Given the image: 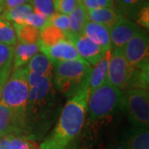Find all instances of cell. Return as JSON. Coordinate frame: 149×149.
<instances>
[{
  "label": "cell",
  "instance_id": "obj_6",
  "mask_svg": "<svg viewBox=\"0 0 149 149\" xmlns=\"http://www.w3.org/2000/svg\"><path fill=\"white\" fill-rule=\"evenodd\" d=\"M122 49L130 69L148 62L149 40L148 33L141 28Z\"/></svg>",
  "mask_w": 149,
  "mask_h": 149
},
{
  "label": "cell",
  "instance_id": "obj_14",
  "mask_svg": "<svg viewBox=\"0 0 149 149\" xmlns=\"http://www.w3.org/2000/svg\"><path fill=\"white\" fill-rule=\"evenodd\" d=\"M122 149H149L148 128L133 127L123 141Z\"/></svg>",
  "mask_w": 149,
  "mask_h": 149
},
{
  "label": "cell",
  "instance_id": "obj_20",
  "mask_svg": "<svg viewBox=\"0 0 149 149\" xmlns=\"http://www.w3.org/2000/svg\"><path fill=\"white\" fill-rule=\"evenodd\" d=\"M33 12L31 3H27L14 8H6L3 11L0 16L8 21L13 22L14 24H25L27 16Z\"/></svg>",
  "mask_w": 149,
  "mask_h": 149
},
{
  "label": "cell",
  "instance_id": "obj_38",
  "mask_svg": "<svg viewBox=\"0 0 149 149\" xmlns=\"http://www.w3.org/2000/svg\"><path fill=\"white\" fill-rule=\"evenodd\" d=\"M54 1H56V0H53V2H54Z\"/></svg>",
  "mask_w": 149,
  "mask_h": 149
},
{
  "label": "cell",
  "instance_id": "obj_1",
  "mask_svg": "<svg viewBox=\"0 0 149 149\" xmlns=\"http://www.w3.org/2000/svg\"><path fill=\"white\" fill-rule=\"evenodd\" d=\"M90 81L63 108L52 132L40 145L41 149H74L85 126Z\"/></svg>",
  "mask_w": 149,
  "mask_h": 149
},
{
  "label": "cell",
  "instance_id": "obj_31",
  "mask_svg": "<svg viewBox=\"0 0 149 149\" xmlns=\"http://www.w3.org/2000/svg\"><path fill=\"white\" fill-rule=\"evenodd\" d=\"M87 10H92L100 8H114L113 0H82Z\"/></svg>",
  "mask_w": 149,
  "mask_h": 149
},
{
  "label": "cell",
  "instance_id": "obj_4",
  "mask_svg": "<svg viewBox=\"0 0 149 149\" xmlns=\"http://www.w3.org/2000/svg\"><path fill=\"white\" fill-rule=\"evenodd\" d=\"M27 66H21L13 70L6 82L2 93L1 102L16 113L26 116L27 100L29 94Z\"/></svg>",
  "mask_w": 149,
  "mask_h": 149
},
{
  "label": "cell",
  "instance_id": "obj_11",
  "mask_svg": "<svg viewBox=\"0 0 149 149\" xmlns=\"http://www.w3.org/2000/svg\"><path fill=\"white\" fill-rule=\"evenodd\" d=\"M39 51H41L51 61L53 66L58 63L68 61H82L74 47L68 41H62L51 47H47L38 42Z\"/></svg>",
  "mask_w": 149,
  "mask_h": 149
},
{
  "label": "cell",
  "instance_id": "obj_28",
  "mask_svg": "<svg viewBox=\"0 0 149 149\" xmlns=\"http://www.w3.org/2000/svg\"><path fill=\"white\" fill-rule=\"evenodd\" d=\"M77 0H56L54 1V8L56 13H60L65 15H70V13L74 10L76 6Z\"/></svg>",
  "mask_w": 149,
  "mask_h": 149
},
{
  "label": "cell",
  "instance_id": "obj_3",
  "mask_svg": "<svg viewBox=\"0 0 149 149\" xmlns=\"http://www.w3.org/2000/svg\"><path fill=\"white\" fill-rule=\"evenodd\" d=\"M54 84L61 93L72 97L90 81L92 66L87 61H68L55 65Z\"/></svg>",
  "mask_w": 149,
  "mask_h": 149
},
{
  "label": "cell",
  "instance_id": "obj_13",
  "mask_svg": "<svg viewBox=\"0 0 149 149\" xmlns=\"http://www.w3.org/2000/svg\"><path fill=\"white\" fill-rule=\"evenodd\" d=\"M83 34L106 51L113 49L109 36V29L105 26L88 21L84 27Z\"/></svg>",
  "mask_w": 149,
  "mask_h": 149
},
{
  "label": "cell",
  "instance_id": "obj_19",
  "mask_svg": "<svg viewBox=\"0 0 149 149\" xmlns=\"http://www.w3.org/2000/svg\"><path fill=\"white\" fill-rule=\"evenodd\" d=\"M53 67L49 59L42 53L36 54L29 61L27 65L29 72L41 74L50 79L53 78Z\"/></svg>",
  "mask_w": 149,
  "mask_h": 149
},
{
  "label": "cell",
  "instance_id": "obj_30",
  "mask_svg": "<svg viewBox=\"0 0 149 149\" xmlns=\"http://www.w3.org/2000/svg\"><path fill=\"white\" fill-rule=\"evenodd\" d=\"M13 46H8L5 44L0 43V70L9 61H13Z\"/></svg>",
  "mask_w": 149,
  "mask_h": 149
},
{
  "label": "cell",
  "instance_id": "obj_32",
  "mask_svg": "<svg viewBox=\"0 0 149 149\" xmlns=\"http://www.w3.org/2000/svg\"><path fill=\"white\" fill-rule=\"evenodd\" d=\"M13 61H9L8 64L5 65L2 69L0 70V101H1L2 93L3 91L4 85H5L8 77L10 76L11 73L13 72Z\"/></svg>",
  "mask_w": 149,
  "mask_h": 149
},
{
  "label": "cell",
  "instance_id": "obj_39",
  "mask_svg": "<svg viewBox=\"0 0 149 149\" xmlns=\"http://www.w3.org/2000/svg\"><path fill=\"white\" fill-rule=\"evenodd\" d=\"M39 149H41V148H39Z\"/></svg>",
  "mask_w": 149,
  "mask_h": 149
},
{
  "label": "cell",
  "instance_id": "obj_21",
  "mask_svg": "<svg viewBox=\"0 0 149 149\" xmlns=\"http://www.w3.org/2000/svg\"><path fill=\"white\" fill-rule=\"evenodd\" d=\"M62 41H67L66 33L51 24L39 30L38 42L44 46L51 47Z\"/></svg>",
  "mask_w": 149,
  "mask_h": 149
},
{
  "label": "cell",
  "instance_id": "obj_18",
  "mask_svg": "<svg viewBox=\"0 0 149 149\" xmlns=\"http://www.w3.org/2000/svg\"><path fill=\"white\" fill-rule=\"evenodd\" d=\"M70 29L68 34H81L83 33L84 27L89 21L87 9L82 3V0H77L76 6L69 15Z\"/></svg>",
  "mask_w": 149,
  "mask_h": 149
},
{
  "label": "cell",
  "instance_id": "obj_2",
  "mask_svg": "<svg viewBox=\"0 0 149 149\" xmlns=\"http://www.w3.org/2000/svg\"><path fill=\"white\" fill-rule=\"evenodd\" d=\"M123 93L108 80L90 92L87 103L89 123H98L112 118L115 112L123 107Z\"/></svg>",
  "mask_w": 149,
  "mask_h": 149
},
{
  "label": "cell",
  "instance_id": "obj_35",
  "mask_svg": "<svg viewBox=\"0 0 149 149\" xmlns=\"http://www.w3.org/2000/svg\"><path fill=\"white\" fill-rule=\"evenodd\" d=\"M4 2V6L5 8H14L16 6L21 5L23 3H27L28 2H30V0H3Z\"/></svg>",
  "mask_w": 149,
  "mask_h": 149
},
{
  "label": "cell",
  "instance_id": "obj_27",
  "mask_svg": "<svg viewBox=\"0 0 149 149\" xmlns=\"http://www.w3.org/2000/svg\"><path fill=\"white\" fill-rule=\"evenodd\" d=\"M48 19L49 18L47 17L43 16L40 13H37L36 12H32V13H30L27 16L25 24L30 25L38 30H41L42 28L49 24Z\"/></svg>",
  "mask_w": 149,
  "mask_h": 149
},
{
  "label": "cell",
  "instance_id": "obj_7",
  "mask_svg": "<svg viewBox=\"0 0 149 149\" xmlns=\"http://www.w3.org/2000/svg\"><path fill=\"white\" fill-rule=\"evenodd\" d=\"M129 76L130 67L123 52V49L113 48L109 61L107 80L123 91L127 89Z\"/></svg>",
  "mask_w": 149,
  "mask_h": 149
},
{
  "label": "cell",
  "instance_id": "obj_37",
  "mask_svg": "<svg viewBox=\"0 0 149 149\" xmlns=\"http://www.w3.org/2000/svg\"><path fill=\"white\" fill-rule=\"evenodd\" d=\"M5 6H4V2L3 0H0V14L3 13V11L4 10Z\"/></svg>",
  "mask_w": 149,
  "mask_h": 149
},
{
  "label": "cell",
  "instance_id": "obj_12",
  "mask_svg": "<svg viewBox=\"0 0 149 149\" xmlns=\"http://www.w3.org/2000/svg\"><path fill=\"white\" fill-rule=\"evenodd\" d=\"M140 29L135 22L122 16L109 28L112 47L122 49Z\"/></svg>",
  "mask_w": 149,
  "mask_h": 149
},
{
  "label": "cell",
  "instance_id": "obj_24",
  "mask_svg": "<svg viewBox=\"0 0 149 149\" xmlns=\"http://www.w3.org/2000/svg\"><path fill=\"white\" fill-rule=\"evenodd\" d=\"M17 42V39L13 24L0 16V43L14 47Z\"/></svg>",
  "mask_w": 149,
  "mask_h": 149
},
{
  "label": "cell",
  "instance_id": "obj_34",
  "mask_svg": "<svg viewBox=\"0 0 149 149\" xmlns=\"http://www.w3.org/2000/svg\"><path fill=\"white\" fill-rule=\"evenodd\" d=\"M77 149H109L102 142L94 141V140H88L85 141L81 144L79 148Z\"/></svg>",
  "mask_w": 149,
  "mask_h": 149
},
{
  "label": "cell",
  "instance_id": "obj_23",
  "mask_svg": "<svg viewBox=\"0 0 149 149\" xmlns=\"http://www.w3.org/2000/svg\"><path fill=\"white\" fill-rule=\"evenodd\" d=\"M13 24L18 42L34 44L39 41V30L27 24Z\"/></svg>",
  "mask_w": 149,
  "mask_h": 149
},
{
  "label": "cell",
  "instance_id": "obj_25",
  "mask_svg": "<svg viewBox=\"0 0 149 149\" xmlns=\"http://www.w3.org/2000/svg\"><path fill=\"white\" fill-rule=\"evenodd\" d=\"M33 12L40 13L43 16L50 17L56 13L53 0H30Z\"/></svg>",
  "mask_w": 149,
  "mask_h": 149
},
{
  "label": "cell",
  "instance_id": "obj_26",
  "mask_svg": "<svg viewBox=\"0 0 149 149\" xmlns=\"http://www.w3.org/2000/svg\"><path fill=\"white\" fill-rule=\"evenodd\" d=\"M49 24L54 27H57L63 31L65 33L69 32L70 29V18L69 15L62 14L60 13H55L53 15L49 17L48 19Z\"/></svg>",
  "mask_w": 149,
  "mask_h": 149
},
{
  "label": "cell",
  "instance_id": "obj_10",
  "mask_svg": "<svg viewBox=\"0 0 149 149\" xmlns=\"http://www.w3.org/2000/svg\"><path fill=\"white\" fill-rule=\"evenodd\" d=\"M27 125V118L16 113L0 101V138L18 136L23 133Z\"/></svg>",
  "mask_w": 149,
  "mask_h": 149
},
{
  "label": "cell",
  "instance_id": "obj_5",
  "mask_svg": "<svg viewBox=\"0 0 149 149\" xmlns=\"http://www.w3.org/2000/svg\"><path fill=\"white\" fill-rule=\"evenodd\" d=\"M123 107L126 109L129 120L134 127L148 128V90L139 88L127 90L126 93H123Z\"/></svg>",
  "mask_w": 149,
  "mask_h": 149
},
{
  "label": "cell",
  "instance_id": "obj_9",
  "mask_svg": "<svg viewBox=\"0 0 149 149\" xmlns=\"http://www.w3.org/2000/svg\"><path fill=\"white\" fill-rule=\"evenodd\" d=\"M67 41L71 43L80 57L91 65H95L101 60L107 51L92 42L83 33L73 35L66 33Z\"/></svg>",
  "mask_w": 149,
  "mask_h": 149
},
{
  "label": "cell",
  "instance_id": "obj_16",
  "mask_svg": "<svg viewBox=\"0 0 149 149\" xmlns=\"http://www.w3.org/2000/svg\"><path fill=\"white\" fill-rule=\"evenodd\" d=\"M112 50L107 51L104 57L92 67L90 76V92H92L99 88L107 81L109 61L111 56Z\"/></svg>",
  "mask_w": 149,
  "mask_h": 149
},
{
  "label": "cell",
  "instance_id": "obj_17",
  "mask_svg": "<svg viewBox=\"0 0 149 149\" xmlns=\"http://www.w3.org/2000/svg\"><path fill=\"white\" fill-rule=\"evenodd\" d=\"M89 21L104 25L109 29L122 17L113 8H100L92 10H87Z\"/></svg>",
  "mask_w": 149,
  "mask_h": 149
},
{
  "label": "cell",
  "instance_id": "obj_33",
  "mask_svg": "<svg viewBox=\"0 0 149 149\" xmlns=\"http://www.w3.org/2000/svg\"><path fill=\"white\" fill-rule=\"evenodd\" d=\"M135 20L139 26H142L146 29L149 27V6L148 4L143 7L135 17Z\"/></svg>",
  "mask_w": 149,
  "mask_h": 149
},
{
  "label": "cell",
  "instance_id": "obj_36",
  "mask_svg": "<svg viewBox=\"0 0 149 149\" xmlns=\"http://www.w3.org/2000/svg\"><path fill=\"white\" fill-rule=\"evenodd\" d=\"M10 136H6L3 138H1L0 140V149H8V141H9Z\"/></svg>",
  "mask_w": 149,
  "mask_h": 149
},
{
  "label": "cell",
  "instance_id": "obj_15",
  "mask_svg": "<svg viewBox=\"0 0 149 149\" xmlns=\"http://www.w3.org/2000/svg\"><path fill=\"white\" fill-rule=\"evenodd\" d=\"M39 52L38 42L34 44L18 42L14 46L13 56V67L16 70L23 66Z\"/></svg>",
  "mask_w": 149,
  "mask_h": 149
},
{
  "label": "cell",
  "instance_id": "obj_29",
  "mask_svg": "<svg viewBox=\"0 0 149 149\" xmlns=\"http://www.w3.org/2000/svg\"><path fill=\"white\" fill-rule=\"evenodd\" d=\"M8 147V149H33L32 143L27 139L13 135H10Z\"/></svg>",
  "mask_w": 149,
  "mask_h": 149
},
{
  "label": "cell",
  "instance_id": "obj_22",
  "mask_svg": "<svg viewBox=\"0 0 149 149\" xmlns=\"http://www.w3.org/2000/svg\"><path fill=\"white\" fill-rule=\"evenodd\" d=\"M118 12L122 15L135 19L139 10L148 4V0H114Z\"/></svg>",
  "mask_w": 149,
  "mask_h": 149
},
{
  "label": "cell",
  "instance_id": "obj_8",
  "mask_svg": "<svg viewBox=\"0 0 149 149\" xmlns=\"http://www.w3.org/2000/svg\"><path fill=\"white\" fill-rule=\"evenodd\" d=\"M52 80V79L44 77L40 83L32 87H29L26 109L27 117L28 115H33L36 113L40 112L53 98V87Z\"/></svg>",
  "mask_w": 149,
  "mask_h": 149
}]
</instances>
